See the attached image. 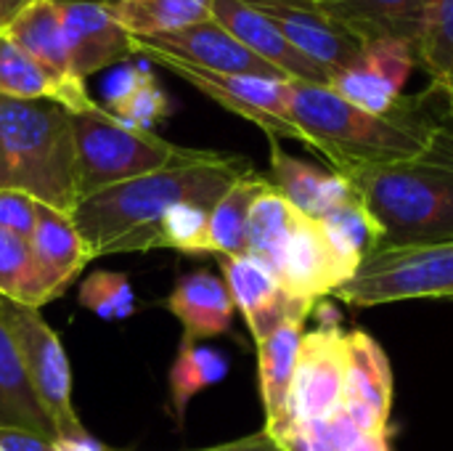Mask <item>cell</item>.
I'll return each mask as SVG.
<instances>
[{
    "mask_svg": "<svg viewBox=\"0 0 453 451\" xmlns=\"http://www.w3.org/2000/svg\"><path fill=\"white\" fill-rule=\"evenodd\" d=\"M247 173H252V165L244 157L188 149L186 157L157 173L82 199L74 207L72 221L93 260L104 255L159 250V226L175 205L212 210L215 202Z\"/></svg>",
    "mask_w": 453,
    "mask_h": 451,
    "instance_id": "cell-1",
    "label": "cell"
},
{
    "mask_svg": "<svg viewBox=\"0 0 453 451\" xmlns=\"http://www.w3.org/2000/svg\"><path fill=\"white\" fill-rule=\"evenodd\" d=\"M289 114L303 144L326 157L340 175L417 159L438 136L422 93L403 96L390 112L374 114L348 104L329 85L292 80Z\"/></svg>",
    "mask_w": 453,
    "mask_h": 451,
    "instance_id": "cell-2",
    "label": "cell"
},
{
    "mask_svg": "<svg viewBox=\"0 0 453 451\" xmlns=\"http://www.w3.org/2000/svg\"><path fill=\"white\" fill-rule=\"evenodd\" d=\"M342 178L380 226V250L453 242V136L441 125L422 157Z\"/></svg>",
    "mask_w": 453,
    "mask_h": 451,
    "instance_id": "cell-3",
    "label": "cell"
},
{
    "mask_svg": "<svg viewBox=\"0 0 453 451\" xmlns=\"http://www.w3.org/2000/svg\"><path fill=\"white\" fill-rule=\"evenodd\" d=\"M0 189L74 213L80 194L69 109L0 96Z\"/></svg>",
    "mask_w": 453,
    "mask_h": 451,
    "instance_id": "cell-4",
    "label": "cell"
},
{
    "mask_svg": "<svg viewBox=\"0 0 453 451\" xmlns=\"http://www.w3.org/2000/svg\"><path fill=\"white\" fill-rule=\"evenodd\" d=\"M72 130L80 202L104 189L157 173L188 152L154 130H138L114 120L101 104L72 114Z\"/></svg>",
    "mask_w": 453,
    "mask_h": 451,
    "instance_id": "cell-5",
    "label": "cell"
},
{
    "mask_svg": "<svg viewBox=\"0 0 453 451\" xmlns=\"http://www.w3.org/2000/svg\"><path fill=\"white\" fill-rule=\"evenodd\" d=\"M334 298L353 308L406 300H453V242L377 250Z\"/></svg>",
    "mask_w": 453,
    "mask_h": 451,
    "instance_id": "cell-6",
    "label": "cell"
},
{
    "mask_svg": "<svg viewBox=\"0 0 453 451\" xmlns=\"http://www.w3.org/2000/svg\"><path fill=\"white\" fill-rule=\"evenodd\" d=\"M0 314L19 348L27 380L48 415L56 439L88 436L72 404V367L61 338L42 319L40 308L19 306L0 298Z\"/></svg>",
    "mask_w": 453,
    "mask_h": 451,
    "instance_id": "cell-7",
    "label": "cell"
},
{
    "mask_svg": "<svg viewBox=\"0 0 453 451\" xmlns=\"http://www.w3.org/2000/svg\"><path fill=\"white\" fill-rule=\"evenodd\" d=\"M149 61L165 66L167 72H173L175 77H180L183 82H188L191 88H196L199 93H204L223 109L257 125L268 136V141L292 138V141L303 144V133L297 130V125L292 122V114H289V82L292 80H271V77H252V74H220V72L196 69V66H188V64H180L173 58H162V56L149 58Z\"/></svg>",
    "mask_w": 453,
    "mask_h": 451,
    "instance_id": "cell-8",
    "label": "cell"
},
{
    "mask_svg": "<svg viewBox=\"0 0 453 451\" xmlns=\"http://www.w3.org/2000/svg\"><path fill=\"white\" fill-rule=\"evenodd\" d=\"M348 332L337 322H324L300 340L287 420L326 423L342 409ZM281 425V423H279Z\"/></svg>",
    "mask_w": 453,
    "mask_h": 451,
    "instance_id": "cell-9",
    "label": "cell"
},
{
    "mask_svg": "<svg viewBox=\"0 0 453 451\" xmlns=\"http://www.w3.org/2000/svg\"><path fill=\"white\" fill-rule=\"evenodd\" d=\"M358 268L361 266L356 260L334 247L321 221L297 215L273 274L284 292L319 306L340 287H345L358 274Z\"/></svg>",
    "mask_w": 453,
    "mask_h": 451,
    "instance_id": "cell-10",
    "label": "cell"
},
{
    "mask_svg": "<svg viewBox=\"0 0 453 451\" xmlns=\"http://www.w3.org/2000/svg\"><path fill=\"white\" fill-rule=\"evenodd\" d=\"M133 53L143 58H173L196 69L220 72V74H252L287 80L276 66L255 56L247 45H242L223 24L215 19L167 32L154 37H133Z\"/></svg>",
    "mask_w": 453,
    "mask_h": 451,
    "instance_id": "cell-11",
    "label": "cell"
},
{
    "mask_svg": "<svg viewBox=\"0 0 453 451\" xmlns=\"http://www.w3.org/2000/svg\"><path fill=\"white\" fill-rule=\"evenodd\" d=\"M223 282L236 311L244 316L255 346L289 319H308L316 306L292 298L279 284L276 274L250 255H218Z\"/></svg>",
    "mask_w": 453,
    "mask_h": 451,
    "instance_id": "cell-12",
    "label": "cell"
},
{
    "mask_svg": "<svg viewBox=\"0 0 453 451\" xmlns=\"http://www.w3.org/2000/svg\"><path fill=\"white\" fill-rule=\"evenodd\" d=\"M414 53L398 40L364 43L361 53L332 74L329 88L348 104L385 114L403 98V85L414 69Z\"/></svg>",
    "mask_w": 453,
    "mask_h": 451,
    "instance_id": "cell-13",
    "label": "cell"
},
{
    "mask_svg": "<svg viewBox=\"0 0 453 451\" xmlns=\"http://www.w3.org/2000/svg\"><path fill=\"white\" fill-rule=\"evenodd\" d=\"M29 250L35 266V308L61 298L93 260L80 229L72 221V213L48 205L37 207Z\"/></svg>",
    "mask_w": 453,
    "mask_h": 451,
    "instance_id": "cell-14",
    "label": "cell"
},
{
    "mask_svg": "<svg viewBox=\"0 0 453 451\" xmlns=\"http://www.w3.org/2000/svg\"><path fill=\"white\" fill-rule=\"evenodd\" d=\"M66 37L69 69L77 80L125 61L133 53L130 32L117 21L114 8L104 0H58Z\"/></svg>",
    "mask_w": 453,
    "mask_h": 451,
    "instance_id": "cell-15",
    "label": "cell"
},
{
    "mask_svg": "<svg viewBox=\"0 0 453 451\" xmlns=\"http://www.w3.org/2000/svg\"><path fill=\"white\" fill-rule=\"evenodd\" d=\"M342 412L358 428L390 436L393 367L382 346L364 330L348 332Z\"/></svg>",
    "mask_w": 453,
    "mask_h": 451,
    "instance_id": "cell-16",
    "label": "cell"
},
{
    "mask_svg": "<svg viewBox=\"0 0 453 451\" xmlns=\"http://www.w3.org/2000/svg\"><path fill=\"white\" fill-rule=\"evenodd\" d=\"M263 13L276 29L308 58L321 64L329 74L348 66L364 48L353 35L340 29L321 13L313 0H244Z\"/></svg>",
    "mask_w": 453,
    "mask_h": 451,
    "instance_id": "cell-17",
    "label": "cell"
},
{
    "mask_svg": "<svg viewBox=\"0 0 453 451\" xmlns=\"http://www.w3.org/2000/svg\"><path fill=\"white\" fill-rule=\"evenodd\" d=\"M212 19L223 24L242 45H247L255 56L276 66L287 80L329 85L332 74L297 51L263 13H257L244 0H212Z\"/></svg>",
    "mask_w": 453,
    "mask_h": 451,
    "instance_id": "cell-18",
    "label": "cell"
},
{
    "mask_svg": "<svg viewBox=\"0 0 453 451\" xmlns=\"http://www.w3.org/2000/svg\"><path fill=\"white\" fill-rule=\"evenodd\" d=\"M326 19L358 43L398 40L411 51L422 35L430 0H313Z\"/></svg>",
    "mask_w": 453,
    "mask_h": 451,
    "instance_id": "cell-19",
    "label": "cell"
},
{
    "mask_svg": "<svg viewBox=\"0 0 453 451\" xmlns=\"http://www.w3.org/2000/svg\"><path fill=\"white\" fill-rule=\"evenodd\" d=\"M0 96L19 101H56L72 114L96 106L85 82L64 77L29 56L0 29Z\"/></svg>",
    "mask_w": 453,
    "mask_h": 451,
    "instance_id": "cell-20",
    "label": "cell"
},
{
    "mask_svg": "<svg viewBox=\"0 0 453 451\" xmlns=\"http://www.w3.org/2000/svg\"><path fill=\"white\" fill-rule=\"evenodd\" d=\"M165 308L180 322L183 340L199 343L226 335L234 327L236 306L223 276H215L207 268L183 274L173 292L165 298Z\"/></svg>",
    "mask_w": 453,
    "mask_h": 451,
    "instance_id": "cell-21",
    "label": "cell"
},
{
    "mask_svg": "<svg viewBox=\"0 0 453 451\" xmlns=\"http://www.w3.org/2000/svg\"><path fill=\"white\" fill-rule=\"evenodd\" d=\"M268 181L300 215L313 221H321L329 210L353 197L350 183L340 173H326L305 159L287 154L279 141H271Z\"/></svg>",
    "mask_w": 453,
    "mask_h": 451,
    "instance_id": "cell-22",
    "label": "cell"
},
{
    "mask_svg": "<svg viewBox=\"0 0 453 451\" xmlns=\"http://www.w3.org/2000/svg\"><path fill=\"white\" fill-rule=\"evenodd\" d=\"M308 319H289L273 330L263 343H257V380L265 412V428H276L287 420V404L297 364L300 340L305 335Z\"/></svg>",
    "mask_w": 453,
    "mask_h": 451,
    "instance_id": "cell-23",
    "label": "cell"
},
{
    "mask_svg": "<svg viewBox=\"0 0 453 451\" xmlns=\"http://www.w3.org/2000/svg\"><path fill=\"white\" fill-rule=\"evenodd\" d=\"M0 425L24 428L56 439L53 425L27 380L19 348L13 343V335L3 314H0Z\"/></svg>",
    "mask_w": 453,
    "mask_h": 451,
    "instance_id": "cell-24",
    "label": "cell"
},
{
    "mask_svg": "<svg viewBox=\"0 0 453 451\" xmlns=\"http://www.w3.org/2000/svg\"><path fill=\"white\" fill-rule=\"evenodd\" d=\"M104 98V112L138 130H154V125L170 112L167 93L162 90L157 77L141 64H127L125 69H119L111 77Z\"/></svg>",
    "mask_w": 453,
    "mask_h": 451,
    "instance_id": "cell-25",
    "label": "cell"
},
{
    "mask_svg": "<svg viewBox=\"0 0 453 451\" xmlns=\"http://www.w3.org/2000/svg\"><path fill=\"white\" fill-rule=\"evenodd\" d=\"M3 32L16 45H21L29 56H35L37 61L50 66L53 72L77 80L69 69L66 37H64V24H61V13H58V0H37V3L21 8L13 19L5 21Z\"/></svg>",
    "mask_w": 453,
    "mask_h": 451,
    "instance_id": "cell-26",
    "label": "cell"
},
{
    "mask_svg": "<svg viewBox=\"0 0 453 451\" xmlns=\"http://www.w3.org/2000/svg\"><path fill=\"white\" fill-rule=\"evenodd\" d=\"M268 175L257 170L242 175L210 210L207 223V255H247V223L252 202L268 189Z\"/></svg>",
    "mask_w": 453,
    "mask_h": 451,
    "instance_id": "cell-27",
    "label": "cell"
},
{
    "mask_svg": "<svg viewBox=\"0 0 453 451\" xmlns=\"http://www.w3.org/2000/svg\"><path fill=\"white\" fill-rule=\"evenodd\" d=\"M228 375V359L210 346L180 340L175 362L170 364V412L175 417V428H183L188 404L207 388L223 383Z\"/></svg>",
    "mask_w": 453,
    "mask_h": 451,
    "instance_id": "cell-28",
    "label": "cell"
},
{
    "mask_svg": "<svg viewBox=\"0 0 453 451\" xmlns=\"http://www.w3.org/2000/svg\"><path fill=\"white\" fill-rule=\"evenodd\" d=\"M111 8L130 37L167 35L212 19V0H122Z\"/></svg>",
    "mask_w": 453,
    "mask_h": 451,
    "instance_id": "cell-29",
    "label": "cell"
},
{
    "mask_svg": "<svg viewBox=\"0 0 453 451\" xmlns=\"http://www.w3.org/2000/svg\"><path fill=\"white\" fill-rule=\"evenodd\" d=\"M297 215L300 213L268 183V189H263L257 194V199L252 202V210H250L247 255L273 271Z\"/></svg>",
    "mask_w": 453,
    "mask_h": 451,
    "instance_id": "cell-30",
    "label": "cell"
},
{
    "mask_svg": "<svg viewBox=\"0 0 453 451\" xmlns=\"http://www.w3.org/2000/svg\"><path fill=\"white\" fill-rule=\"evenodd\" d=\"M411 53L414 64L430 74V82L443 85L453 80V0H430Z\"/></svg>",
    "mask_w": 453,
    "mask_h": 451,
    "instance_id": "cell-31",
    "label": "cell"
},
{
    "mask_svg": "<svg viewBox=\"0 0 453 451\" xmlns=\"http://www.w3.org/2000/svg\"><path fill=\"white\" fill-rule=\"evenodd\" d=\"M80 306L104 322H125L135 314V292L122 271H93L80 284Z\"/></svg>",
    "mask_w": 453,
    "mask_h": 451,
    "instance_id": "cell-32",
    "label": "cell"
},
{
    "mask_svg": "<svg viewBox=\"0 0 453 451\" xmlns=\"http://www.w3.org/2000/svg\"><path fill=\"white\" fill-rule=\"evenodd\" d=\"M0 298L35 308V266L29 239L0 229Z\"/></svg>",
    "mask_w": 453,
    "mask_h": 451,
    "instance_id": "cell-33",
    "label": "cell"
},
{
    "mask_svg": "<svg viewBox=\"0 0 453 451\" xmlns=\"http://www.w3.org/2000/svg\"><path fill=\"white\" fill-rule=\"evenodd\" d=\"M207 223H210L207 207L175 205L159 226V250L207 255Z\"/></svg>",
    "mask_w": 453,
    "mask_h": 451,
    "instance_id": "cell-34",
    "label": "cell"
},
{
    "mask_svg": "<svg viewBox=\"0 0 453 451\" xmlns=\"http://www.w3.org/2000/svg\"><path fill=\"white\" fill-rule=\"evenodd\" d=\"M284 451H340L326 423H297L284 420L276 428H265Z\"/></svg>",
    "mask_w": 453,
    "mask_h": 451,
    "instance_id": "cell-35",
    "label": "cell"
},
{
    "mask_svg": "<svg viewBox=\"0 0 453 451\" xmlns=\"http://www.w3.org/2000/svg\"><path fill=\"white\" fill-rule=\"evenodd\" d=\"M326 428L340 451H390V436L358 428L342 409L326 420Z\"/></svg>",
    "mask_w": 453,
    "mask_h": 451,
    "instance_id": "cell-36",
    "label": "cell"
},
{
    "mask_svg": "<svg viewBox=\"0 0 453 451\" xmlns=\"http://www.w3.org/2000/svg\"><path fill=\"white\" fill-rule=\"evenodd\" d=\"M37 207L40 202H35L32 197L21 191L0 189V229L29 239L37 221Z\"/></svg>",
    "mask_w": 453,
    "mask_h": 451,
    "instance_id": "cell-37",
    "label": "cell"
},
{
    "mask_svg": "<svg viewBox=\"0 0 453 451\" xmlns=\"http://www.w3.org/2000/svg\"><path fill=\"white\" fill-rule=\"evenodd\" d=\"M53 441L35 431L0 425V451H53Z\"/></svg>",
    "mask_w": 453,
    "mask_h": 451,
    "instance_id": "cell-38",
    "label": "cell"
},
{
    "mask_svg": "<svg viewBox=\"0 0 453 451\" xmlns=\"http://www.w3.org/2000/svg\"><path fill=\"white\" fill-rule=\"evenodd\" d=\"M422 98H425V104H427L433 120H435L443 130H449L453 136V90L430 82V88L422 93Z\"/></svg>",
    "mask_w": 453,
    "mask_h": 451,
    "instance_id": "cell-39",
    "label": "cell"
},
{
    "mask_svg": "<svg viewBox=\"0 0 453 451\" xmlns=\"http://www.w3.org/2000/svg\"><path fill=\"white\" fill-rule=\"evenodd\" d=\"M191 451H284V447L263 428L252 436L236 439V441H226L218 447H207V449H191Z\"/></svg>",
    "mask_w": 453,
    "mask_h": 451,
    "instance_id": "cell-40",
    "label": "cell"
},
{
    "mask_svg": "<svg viewBox=\"0 0 453 451\" xmlns=\"http://www.w3.org/2000/svg\"><path fill=\"white\" fill-rule=\"evenodd\" d=\"M53 451H106L96 439L82 436V439H56L53 441Z\"/></svg>",
    "mask_w": 453,
    "mask_h": 451,
    "instance_id": "cell-41",
    "label": "cell"
},
{
    "mask_svg": "<svg viewBox=\"0 0 453 451\" xmlns=\"http://www.w3.org/2000/svg\"><path fill=\"white\" fill-rule=\"evenodd\" d=\"M32 3H37V0H0V16H3V27H5V21L8 19H13L21 8H27V5H32Z\"/></svg>",
    "mask_w": 453,
    "mask_h": 451,
    "instance_id": "cell-42",
    "label": "cell"
},
{
    "mask_svg": "<svg viewBox=\"0 0 453 451\" xmlns=\"http://www.w3.org/2000/svg\"><path fill=\"white\" fill-rule=\"evenodd\" d=\"M433 85H438V82H433ZM441 88H449V90H453V80H449V82H443Z\"/></svg>",
    "mask_w": 453,
    "mask_h": 451,
    "instance_id": "cell-43",
    "label": "cell"
},
{
    "mask_svg": "<svg viewBox=\"0 0 453 451\" xmlns=\"http://www.w3.org/2000/svg\"><path fill=\"white\" fill-rule=\"evenodd\" d=\"M104 3H109V5H117V3H122V0H104Z\"/></svg>",
    "mask_w": 453,
    "mask_h": 451,
    "instance_id": "cell-44",
    "label": "cell"
},
{
    "mask_svg": "<svg viewBox=\"0 0 453 451\" xmlns=\"http://www.w3.org/2000/svg\"><path fill=\"white\" fill-rule=\"evenodd\" d=\"M0 29H3V16H0Z\"/></svg>",
    "mask_w": 453,
    "mask_h": 451,
    "instance_id": "cell-45",
    "label": "cell"
}]
</instances>
